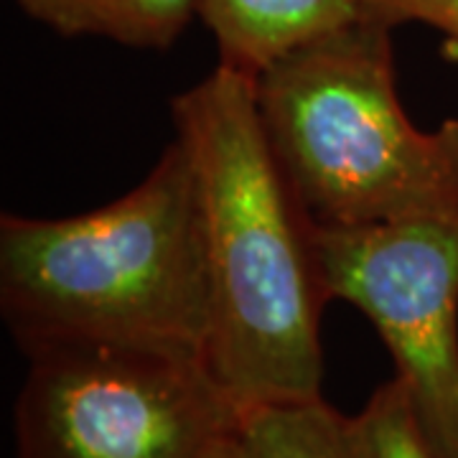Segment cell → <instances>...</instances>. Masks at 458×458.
<instances>
[{
  "label": "cell",
  "mask_w": 458,
  "mask_h": 458,
  "mask_svg": "<svg viewBox=\"0 0 458 458\" xmlns=\"http://www.w3.org/2000/svg\"><path fill=\"white\" fill-rule=\"evenodd\" d=\"M33 21L62 36H98L131 49H168L179 41L199 0H16Z\"/></svg>",
  "instance_id": "obj_7"
},
{
  "label": "cell",
  "mask_w": 458,
  "mask_h": 458,
  "mask_svg": "<svg viewBox=\"0 0 458 458\" xmlns=\"http://www.w3.org/2000/svg\"><path fill=\"white\" fill-rule=\"evenodd\" d=\"M197 458H245V456H242V448H240V443H237V436H232V438H227V441L212 445L209 451H204V454Z\"/></svg>",
  "instance_id": "obj_11"
},
{
  "label": "cell",
  "mask_w": 458,
  "mask_h": 458,
  "mask_svg": "<svg viewBox=\"0 0 458 458\" xmlns=\"http://www.w3.org/2000/svg\"><path fill=\"white\" fill-rule=\"evenodd\" d=\"M276 161L313 227H367L458 204V120L410 123L393 26L361 16L255 74Z\"/></svg>",
  "instance_id": "obj_3"
},
{
  "label": "cell",
  "mask_w": 458,
  "mask_h": 458,
  "mask_svg": "<svg viewBox=\"0 0 458 458\" xmlns=\"http://www.w3.org/2000/svg\"><path fill=\"white\" fill-rule=\"evenodd\" d=\"M26 360L16 458H197L245 412L194 354L66 342Z\"/></svg>",
  "instance_id": "obj_4"
},
{
  "label": "cell",
  "mask_w": 458,
  "mask_h": 458,
  "mask_svg": "<svg viewBox=\"0 0 458 458\" xmlns=\"http://www.w3.org/2000/svg\"><path fill=\"white\" fill-rule=\"evenodd\" d=\"M237 443L245 458H354L349 415L324 397L245 410Z\"/></svg>",
  "instance_id": "obj_8"
},
{
  "label": "cell",
  "mask_w": 458,
  "mask_h": 458,
  "mask_svg": "<svg viewBox=\"0 0 458 458\" xmlns=\"http://www.w3.org/2000/svg\"><path fill=\"white\" fill-rule=\"evenodd\" d=\"M361 16L377 18L387 26L423 23L441 31L458 49V0H361Z\"/></svg>",
  "instance_id": "obj_10"
},
{
  "label": "cell",
  "mask_w": 458,
  "mask_h": 458,
  "mask_svg": "<svg viewBox=\"0 0 458 458\" xmlns=\"http://www.w3.org/2000/svg\"><path fill=\"white\" fill-rule=\"evenodd\" d=\"M328 301L357 306L403 377L428 441L458 458V204L367 227H313Z\"/></svg>",
  "instance_id": "obj_5"
},
{
  "label": "cell",
  "mask_w": 458,
  "mask_h": 458,
  "mask_svg": "<svg viewBox=\"0 0 458 458\" xmlns=\"http://www.w3.org/2000/svg\"><path fill=\"white\" fill-rule=\"evenodd\" d=\"M171 117L197 176L209 372L242 410L321 397L328 295L313 222L262 131L255 77L219 64Z\"/></svg>",
  "instance_id": "obj_1"
},
{
  "label": "cell",
  "mask_w": 458,
  "mask_h": 458,
  "mask_svg": "<svg viewBox=\"0 0 458 458\" xmlns=\"http://www.w3.org/2000/svg\"><path fill=\"white\" fill-rule=\"evenodd\" d=\"M349 436L354 458H441L415 415L405 379L397 375L349 418Z\"/></svg>",
  "instance_id": "obj_9"
},
{
  "label": "cell",
  "mask_w": 458,
  "mask_h": 458,
  "mask_svg": "<svg viewBox=\"0 0 458 458\" xmlns=\"http://www.w3.org/2000/svg\"><path fill=\"white\" fill-rule=\"evenodd\" d=\"M0 311L21 352L92 342L207 360L209 280L181 138L125 197L64 219H0Z\"/></svg>",
  "instance_id": "obj_2"
},
{
  "label": "cell",
  "mask_w": 458,
  "mask_h": 458,
  "mask_svg": "<svg viewBox=\"0 0 458 458\" xmlns=\"http://www.w3.org/2000/svg\"><path fill=\"white\" fill-rule=\"evenodd\" d=\"M361 13V0H199V16L219 47V64L252 77Z\"/></svg>",
  "instance_id": "obj_6"
}]
</instances>
